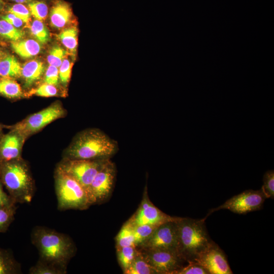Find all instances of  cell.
Masks as SVG:
<instances>
[{"label":"cell","instance_id":"obj_1","mask_svg":"<svg viewBox=\"0 0 274 274\" xmlns=\"http://www.w3.org/2000/svg\"><path fill=\"white\" fill-rule=\"evenodd\" d=\"M30 237L38 251L39 258L67 268L76 253L75 244L68 235L47 227L37 226L33 228Z\"/></svg>","mask_w":274,"mask_h":274},{"label":"cell","instance_id":"obj_2","mask_svg":"<svg viewBox=\"0 0 274 274\" xmlns=\"http://www.w3.org/2000/svg\"><path fill=\"white\" fill-rule=\"evenodd\" d=\"M117 142L97 128L84 130L74 139L66 152V158L99 160L110 159L118 150Z\"/></svg>","mask_w":274,"mask_h":274},{"label":"cell","instance_id":"obj_3","mask_svg":"<svg viewBox=\"0 0 274 274\" xmlns=\"http://www.w3.org/2000/svg\"><path fill=\"white\" fill-rule=\"evenodd\" d=\"M206 219V217L200 219L179 217L177 221V251L187 263L194 262L214 242L208 233Z\"/></svg>","mask_w":274,"mask_h":274},{"label":"cell","instance_id":"obj_4","mask_svg":"<svg viewBox=\"0 0 274 274\" xmlns=\"http://www.w3.org/2000/svg\"><path fill=\"white\" fill-rule=\"evenodd\" d=\"M0 179L15 203L31 201L34 184L28 167L22 160L18 159L1 163Z\"/></svg>","mask_w":274,"mask_h":274},{"label":"cell","instance_id":"obj_5","mask_svg":"<svg viewBox=\"0 0 274 274\" xmlns=\"http://www.w3.org/2000/svg\"><path fill=\"white\" fill-rule=\"evenodd\" d=\"M54 179L59 211L84 210L92 205L86 189L74 178L56 168Z\"/></svg>","mask_w":274,"mask_h":274},{"label":"cell","instance_id":"obj_6","mask_svg":"<svg viewBox=\"0 0 274 274\" xmlns=\"http://www.w3.org/2000/svg\"><path fill=\"white\" fill-rule=\"evenodd\" d=\"M65 111L61 105L55 102L34 113L12 127L13 131L21 138L36 133L52 121L63 116Z\"/></svg>","mask_w":274,"mask_h":274},{"label":"cell","instance_id":"obj_7","mask_svg":"<svg viewBox=\"0 0 274 274\" xmlns=\"http://www.w3.org/2000/svg\"><path fill=\"white\" fill-rule=\"evenodd\" d=\"M107 159L84 160L65 158L59 164L57 168L76 180L88 193L94 178Z\"/></svg>","mask_w":274,"mask_h":274},{"label":"cell","instance_id":"obj_8","mask_svg":"<svg viewBox=\"0 0 274 274\" xmlns=\"http://www.w3.org/2000/svg\"><path fill=\"white\" fill-rule=\"evenodd\" d=\"M116 175V166L107 159L94 178L88 190L91 204L106 200L112 192Z\"/></svg>","mask_w":274,"mask_h":274},{"label":"cell","instance_id":"obj_9","mask_svg":"<svg viewBox=\"0 0 274 274\" xmlns=\"http://www.w3.org/2000/svg\"><path fill=\"white\" fill-rule=\"evenodd\" d=\"M266 198L261 189L246 190L233 196L221 206L211 210L206 217L221 209H227L237 214H246L258 211L262 208Z\"/></svg>","mask_w":274,"mask_h":274},{"label":"cell","instance_id":"obj_10","mask_svg":"<svg viewBox=\"0 0 274 274\" xmlns=\"http://www.w3.org/2000/svg\"><path fill=\"white\" fill-rule=\"evenodd\" d=\"M177 219L159 225L150 237L136 248L141 250L164 249L177 251Z\"/></svg>","mask_w":274,"mask_h":274},{"label":"cell","instance_id":"obj_11","mask_svg":"<svg viewBox=\"0 0 274 274\" xmlns=\"http://www.w3.org/2000/svg\"><path fill=\"white\" fill-rule=\"evenodd\" d=\"M139 250L157 274H174L184 266L185 262L177 251L164 249Z\"/></svg>","mask_w":274,"mask_h":274},{"label":"cell","instance_id":"obj_12","mask_svg":"<svg viewBox=\"0 0 274 274\" xmlns=\"http://www.w3.org/2000/svg\"><path fill=\"white\" fill-rule=\"evenodd\" d=\"M177 218V217H172L165 214L155 206L150 200L146 188L139 208L129 220L133 225L142 224L159 225Z\"/></svg>","mask_w":274,"mask_h":274},{"label":"cell","instance_id":"obj_13","mask_svg":"<svg viewBox=\"0 0 274 274\" xmlns=\"http://www.w3.org/2000/svg\"><path fill=\"white\" fill-rule=\"evenodd\" d=\"M205 268L210 274H232L227 257L215 242L194 261Z\"/></svg>","mask_w":274,"mask_h":274},{"label":"cell","instance_id":"obj_14","mask_svg":"<svg viewBox=\"0 0 274 274\" xmlns=\"http://www.w3.org/2000/svg\"><path fill=\"white\" fill-rule=\"evenodd\" d=\"M21 138L14 131L4 136L0 145V164L19 159Z\"/></svg>","mask_w":274,"mask_h":274},{"label":"cell","instance_id":"obj_15","mask_svg":"<svg viewBox=\"0 0 274 274\" xmlns=\"http://www.w3.org/2000/svg\"><path fill=\"white\" fill-rule=\"evenodd\" d=\"M72 15L71 8L68 4L58 2L53 5L50 11L51 24L55 28H62L71 21Z\"/></svg>","mask_w":274,"mask_h":274},{"label":"cell","instance_id":"obj_16","mask_svg":"<svg viewBox=\"0 0 274 274\" xmlns=\"http://www.w3.org/2000/svg\"><path fill=\"white\" fill-rule=\"evenodd\" d=\"M45 70L44 63L39 60H31L24 63L21 66V76L25 87H30L40 80Z\"/></svg>","mask_w":274,"mask_h":274},{"label":"cell","instance_id":"obj_17","mask_svg":"<svg viewBox=\"0 0 274 274\" xmlns=\"http://www.w3.org/2000/svg\"><path fill=\"white\" fill-rule=\"evenodd\" d=\"M11 45L13 51L23 58H29L36 56L41 50L40 43L33 39L12 42Z\"/></svg>","mask_w":274,"mask_h":274},{"label":"cell","instance_id":"obj_18","mask_svg":"<svg viewBox=\"0 0 274 274\" xmlns=\"http://www.w3.org/2000/svg\"><path fill=\"white\" fill-rule=\"evenodd\" d=\"M20 263L9 250L0 247V274L21 273Z\"/></svg>","mask_w":274,"mask_h":274},{"label":"cell","instance_id":"obj_19","mask_svg":"<svg viewBox=\"0 0 274 274\" xmlns=\"http://www.w3.org/2000/svg\"><path fill=\"white\" fill-rule=\"evenodd\" d=\"M21 65L13 55H5L0 60V76L16 78L21 76Z\"/></svg>","mask_w":274,"mask_h":274},{"label":"cell","instance_id":"obj_20","mask_svg":"<svg viewBox=\"0 0 274 274\" xmlns=\"http://www.w3.org/2000/svg\"><path fill=\"white\" fill-rule=\"evenodd\" d=\"M123 273L125 274H157L139 250L130 266Z\"/></svg>","mask_w":274,"mask_h":274},{"label":"cell","instance_id":"obj_21","mask_svg":"<svg viewBox=\"0 0 274 274\" xmlns=\"http://www.w3.org/2000/svg\"><path fill=\"white\" fill-rule=\"evenodd\" d=\"M28 272L29 274H66L67 268L39 258L36 264L29 268Z\"/></svg>","mask_w":274,"mask_h":274},{"label":"cell","instance_id":"obj_22","mask_svg":"<svg viewBox=\"0 0 274 274\" xmlns=\"http://www.w3.org/2000/svg\"><path fill=\"white\" fill-rule=\"evenodd\" d=\"M0 95L9 98H18L23 96L20 85L13 79H0Z\"/></svg>","mask_w":274,"mask_h":274},{"label":"cell","instance_id":"obj_23","mask_svg":"<svg viewBox=\"0 0 274 274\" xmlns=\"http://www.w3.org/2000/svg\"><path fill=\"white\" fill-rule=\"evenodd\" d=\"M133 225L128 220L122 226L116 237V248L135 246Z\"/></svg>","mask_w":274,"mask_h":274},{"label":"cell","instance_id":"obj_24","mask_svg":"<svg viewBox=\"0 0 274 274\" xmlns=\"http://www.w3.org/2000/svg\"><path fill=\"white\" fill-rule=\"evenodd\" d=\"M78 31L76 27L73 26L63 29L58 35L62 44L73 54L75 55L78 46Z\"/></svg>","mask_w":274,"mask_h":274},{"label":"cell","instance_id":"obj_25","mask_svg":"<svg viewBox=\"0 0 274 274\" xmlns=\"http://www.w3.org/2000/svg\"><path fill=\"white\" fill-rule=\"evenodd\" d=\"M116 250L119 263L124 272L130 266L139 250L134 246L116 248Z\"/></svg>","mask_w":274,"mask_h":274},{"label":"cell","instance_id":"obj_26","mask_svg":"<svg viewBox=\"0 0 274 274\" xmlns=\"http://www.w3.org/2000/svg\"><path fill=\"white\" fill-rule=\"evenodd\" d=\"M24 32L15 27L7 21L0 19V37L12 42L20 40Z\"/></svg>","mask_w":274,"mask_h":274},{"label":"cell","instance_id":"obj_27","mask_svg":"<svg viewBox=\"0 0 274 274\" xmlns=\"http://www.w3.org/2000/svg\"><path fill=\"white\" fill-rule=\"evenodd\" d=\"M133 226L134 245L137 248L150 237L158 225L142 224Z\"/></svg>","mask_w":274,"mask_h":274},{"label":"cell","instance_id":"obj_28","mask_svg":"<svg viewBox=\"0 0 274 274\" xmlns=\"http://www.w3.org/2000/svg\"><path fill=\"white\" fill-rule=\"evenodd\" d=\"M16 204L0 207V233L5 232L15 219Z\"/></svg>","mask_w":274,"mask_h":274},{"label":"cell","instance_id":"obj_29","mask_svg":"<svg viewBox=\"0 0 274 274\" xmlns=\"http://www.w3.org/2000/svg\"><path fill=\"white\" fill-rule=\"evenodd\" d=\"M31 35L37 40L43 44L47 43L50 40V33L48 28L40 20L36 19L30 26Z\"/></svg>","mask_w":274,"mask_h":274},{"label":"cell","instance_id":"obj_30","mask_svg":"<svg viewBox=\"0 0 274 274\" xmlns=\"http://www.w3.org/2000/svg\"><path fill=\"white\" fill-rule=\"evenodd\" d=\"M30 14L37 20H44L48 12L47 5L43 2L32 1L28 5Z\"/></svg>","mask_w":274,"mask_h":274},{"label":"cell","instance_id":"obj_31","mask_svg":"<svg viewBox=\"0 0 274 274\" xmlns=\"http://www.w3.org/2000/svg\"><path fill=\"white\" fill-rule=\"evenodd\" d=\"M66 52L59 46H54L50 50L47 56L49 65L59 67L64 59Z\"/></svg>","mask_w":274,"mask_h":274},{"label":"cell","instance_id":"obj_32","mask_svg":"<svg viewBox=\"0 0 274 274\" xmlns=\"http://www.w3.org/2000/svg\"><path fill=\"white\" fill-rule=\"evenodd\" d=\"M263 185L261 188L267 198H274V171H267L263 176Z\"/></svg>","mask_w":274,"mask_h":274},{"label":"cell","instance_id":"obj_33","mask_svg":"<svg viewBox=\"0 0 274 274\" xmlns=\"http://www.w3.org/2000/svg\"><path fill=\"white\" fill-rule=\"evenodd\" d=\"M8 11L20 18L25 23H28L30 21L31 14L30 11L22 4L17 3L12 5L8 8Z\"/></svg>","mask_w":274,"mask_h":274},{"label":"cell","instance_id":"obj_34","mask_svg":"<svg viewBox=\"0 0 274 274\" xmlns=\"http://www.w3.org/2000/svg\"><path fill=\"white\" fill-rule=\"evenodd\" d=\"M174 274H210L202 266L195 262H189L176 270Z\"/></svg>","mask_w":274,"mask_h":274},{"label":"cell","instance_id":"obj_35","mask_svg":"<svg viewBox=\"0 0 274 274\" xmlns=\"http://www.w3.org/2000/svg\"><path fill=\"white\" fill-rule=\"evenodd\" d=\"M73 63L68 59H64L59 69V78L62 83L66 84L70 81Z\"/></svg>","mask_w":274,"mask_h":274},{"label":"cell","instance_id":"obj_36","mask_svg":"<svg viewBox=\"0 0 274 274\" xmlns=\"http://www.w3.org/2000/svg\"><path fill=\"white\" fill-rule=\"evenodd\" d=\"M31 92L40 96L51 97L56 96L58 93V91L54 85L45 83L39 86Z\"/></svg>","mask_w":274,"mask_h":274},{"label":"cell","instance_id":"obj_37","mask_svg":"<svg viewBox=\"0 0 274 274\" xmlns=\"http://www.w3.org/2000/svg\"><path fill=\"white\" fill-rule=\"evenodd\" d=\"M59 80V70L58 67L49 65L47 68L44 77L45 83L52 85H57Z\"/></svg>","mask_w":274,"mask_h":274},{"label":"cell","instance_id":"obj_38","mask_svg":"<svg viewBox=\"0 0 274 274\" xmlns=\"http://www.w3.org/2000/svg\"><path fill=\"white\" fill-rule=\"evenodd\" d=\"M3 186L0 179V207L9 206L16 204L9 195L5 191Z\"/></svg>","mask_w":274,"mask_h":274},{"label":"cell","instance_id":"obj_39","mask_svg":"<svg viewBox=\"0 0 274 274\" xmlns=\"http://www.w3.org/2000/svg\"><path fill=\"white\" fill-rule=\"evenodd\" d=\"M1 18L7 21L17 28L20 27L23 25V22L22 20L10 13L7 15L1 16Z\"/></svg>","mask_w":274,"mask_h":274},{"label":"cell","instance_id":"obj_40","mask_svg":"<svg viewBox=\"0 0 274 274\" xmlns=\"http://www.w3.org/2000/svg\"><path fill=\"white\" fill-rule=\"evenodd\" d=\"M13 2H15L16 3L22 4L24 3L31 2L36 0H9Z\"/></svg>","mask_w":274,"mask_h":274},{"label":"cell","instance_id":"obj_41","mask_svg":"<svg viewBox=\"0 0 274 274\" xmlns=\"http://www.w3.org/2000/svg\"><path fill=\"white\" fill-rule=\"evenodd\" d=\"M4 6V3L2 0H0V10H2Z\"/></svg>","mask_w":274,"mask_h":274},{"label":"cell","instance_id":"obj_42","mask_svg":"<svg viewBox=\"0 0 274 274\" xmlns=\"http://www.w3.org/2000/svg\"><path fill=\"white\" fill-rule=\"evenodd\" d=\"M3 52L0 49V60L4 56Z\"/></svg>","mask_w":274,"mask_h":274},{"label":"cell","instance_id":"obj_43","mask_svg":"<svg viewBox=\"0 0 274 274\" xmlns=\"http://www.w3.org/2000/svg\"><path fill=\"white\" fill-rule=\"evenodd\" d=\"M0 129H1V126H0Z\"/></svg>","mask_w":274,"mask_h":274}]
</instances>
